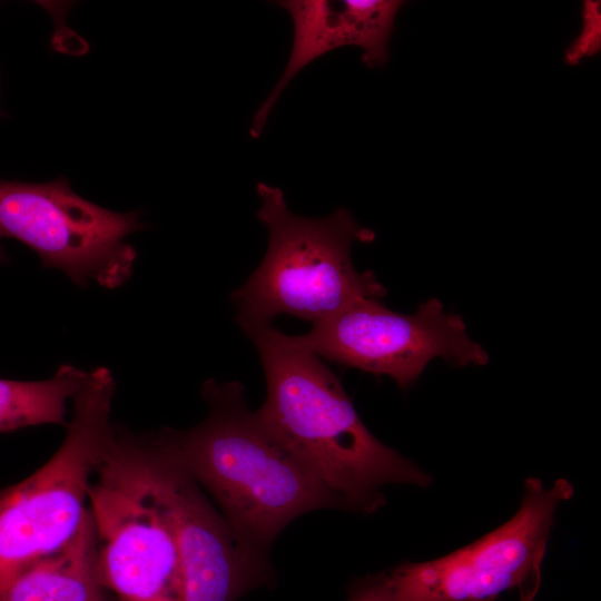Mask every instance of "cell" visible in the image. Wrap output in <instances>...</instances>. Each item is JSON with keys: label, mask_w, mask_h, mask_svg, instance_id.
<instances>
[{"label": "cell", "mask_w": 601, "mask_h": 601, "mask_svg": "<svg viewBox=\"0 0 601 601\" xmlns=\"http://www.w3.org/2000/svg\"><path fill=\"white\" fill-rule=\"evenodd\" d=\"M259 355L266 396L257 414L337 497L343 510L372 514L391 484L426 487L428 473L377 440L326 363L273 322L236 319Z\"/></svg>", "instance_id": "1"}, {"label": "cell", "mask_w": 601, "mask_h": 601, "mask_svg": "<svg viewBox=\"0 0 601 601\" xmlns=\"http://www.w3.org/2000/svg\"><path fill=\"white\" fill-rule=\"evenodd\" d=\"M201 396L208 412L185 428L157 434L246 540L270 552L296 518L341 509L337 497L248 407L244 386L207 380Z\"/></svg>", "instance_id": "2"}, {"label": "cell", "mask_w": 601, "mask_h": 601, "mask_svg": "<svg viewBox=\"0 0 601 601\" xmlns=\"http://www.w3.org/2000/svg\"><path fill=\"white\" fill-rule=\"evenodd\" d=\"M256 191L268 245L258 267L230 294L236 319L273 322L285 314L313 325L354 302L385 295L373 272L354 267L352 245L373 242L375 233L348 209L305 217L289 210L280 188L258 183Z\"/></svg>", "instance_id": "3"}, {"label": "cell", "mask_w": 601, "mask_h": 601, "mask_svg": "<svg viewBox=\"0 0 601 601\" xmlns=\"http://www.w3.org/2000/svg\"><path fill=\"white\" fill-rule=\"evenodd\" d=\"M115 391L109 368L89 372L72 398L71 418L56 453L27 479L0 489V591L78 531L92 477L115 434Z\"/></svg>", "instance_id": "4"}, {"label": "cell", "mask_w": 601, "mask_h": 601, "mask_svg": "<svg viewBox=\"0 0 601 601\" xmlns=\"http://www.w3.org/2000/svg\"><path fill=\"white\" fill-rule=\"evenodd\" d=\"M88 505L105 589L120 601H184L175 530L150 480L138 434L116 426L92 477Z\"/></svg>", "instance_id": "5"}, {"label": "cell", "mask_w": 601, "mask_h": 601, "mask_svg": "<svg viewBox=\"0 0 601 601\" xmlns=\"http://www.w3.org/2000/svg\"><path fill=\"white\" fill-rule=\"evenodd\" d=\"M138 211L117 213L77 195L66 179L23 183L0 179V240L31 248L41 265L87 287L114 289L129 280L137 257L125 242L145 229Z\"/></svg>", "instance_id": "6"}, {"label": "cell", "mask_w": 601, "mask_h": 601, "mask_svg": "<svg viewBox=\"0 0 601 601\" xmlns=\"http://www.w3.org/2000/svg\"><path fill=\"white\" fill-rule=\"evenodd\" d=\"M573 494L566 479L545 485L528 477L519 510L494 531L442 558L385 572L394 600L495 601L504 591L540 582L556 510Z\"/></svg>", "instance_id": "7"}, {"label": "cell", "mask_w": 601, "mask_h": 601, "mask_svg": "<svg viewBox=\"0 0 601 601\" xmlns=\"http://www.w3.org/2000/svg\"><path fill=\"white\" fill-rule=\"evenodd\" d=\"M289 338L323 361L391 376L402 390L436 357L460 367L489 362L463 318L446 312L437 298L410 315L391 311L381 299L363 298Z\"/></svg>", "instance_id": "8"}, {"label": "cell", "mask_w": 601, "mask_h": 601, "mask_svg": "<svg viewBox=\"0 0 601 601\" xmlns=\"http://www.w3.org/2000/svg\"><path fill=\"white\" fill-rule=\"evenodd\" d=\"M138 436L150 480L175 530L184 601H238L272 583L269 552L229 524L157 432Z\"/></svg>", "instance_id": "9"}, {"label": "cell", "mask_w": 601, "mask_h": 601, "mask_svg": "<svg viewBox=\"0 0 601 601\" xmlns=\"http://www.w3.org/2000/svg\"><path fill=\"white\" fill-rule=\"evenodd\" d=\"M108 592L99 579L96 529L88 505L76 534L19 573L0 591V601H111Z\"/></svg>", "instance_id": "10"}, {"label": "cell", "mask_w": 601, "mask_h": 601, "mask_svg": "<svg viewBox=\"0 0 601 601\" xmlns=\"http://www.w3.org/2000/svg\"><path fill=\"white\" fill-rule=\"evenodd\" d=\"M275 3L292 17L293 45L277 85L253 117L249 129L253 138L262 135L278 97L300 70L334 49L355 46L354 29L341 1L284 0Z\"/></svg>", "instance_id": "11"}, {"label": "cell", "mask_w": 601, "mask_h": 601, "mask_svg": "<svg viewBox=\"0 0 601 601\" xmlns=\"http://www.w3.org/2000/svg\"><path fill=\"white\" fill-rule=\"evenodd\" d=\"M87 376L88 372L62 364L43 381L0 378V433L43 424L67 426V403Z\"/></svg>", "instance_id": "12"}, {"label": "cell", "mask_w": 601, "mask_h": 601, "mask_svg": "<svg viewBox=\"0 0 601 601\" xmlns=\"http://www.w3.org/2000/svg\"><path fill=\"white\" fill-rule=\"evenodd\" d=\"M404 3L400 0L342 1L354 27L355 46L362 49V61L368 68L386 63L394 20Z\"/></svg>", "instance_id": "13"}, {"label": "cell", "mask_w": 601, "mask_h": 601, "mask_svg": "<svg viewBox=\"0 0 601 601\" xmlns=\"http://www.w3.org/2000/svg\"><path fill=\"white\" fill-rule=\"evenodd\" d=\"M583 28L580 36L568 48L565 60L577 65L583 57H591L601 47V13L600 1H585L583 6Z\"/></svg>", "instance_id": "14"}, {"label": "cell", "mask_w": 601, "mask_h": 601, "mask_svg": "<svg viewBox=\"0 0 601 601\" xmlns=\"http://www.w3.org/2000/svg\"><path fill=\"white\" fill-rule=\"evenodd\" d=\"M346 601H395L385 572L357 579L348 589Z\"/></svg>", "instance_id": "15"}, {"label": "cell", "mask_w": 601, "mask_h": 601, "mask_svg": "<svg viewBox=\"0 0 601 601\" xmlns=\"http://www.w3.org/2000/svg\"><path fill=\"white\" fill-rule=\"evenodd\" d=\"M541 581L536 582L532 585L524 587L519 589L520 591V600L519 601H534L535 595L540 589Z\"/></svg>", "instance_id": "16"}, {"label": "cell", "mask_w": 601, "mask_h": 601, "mask_svg": "<svg viewBox=\"0 0 601 601\" xmlns=\"http://www.w3.org/2000/svg\"><path fill=\"white\" fill-rule=\"evenodd\" d=\"M7 253L4 248L2 247L1 240H0V263L7 262Z\"/></svg>", "instance_id": "17"}, {"label": "cell", "mask_w": 601, "mask_h": 601, "mask_svg": "<svg viewBox=\"0 0 601 601\" xmlns=\"http://www.w3.org/2000/svg\"><path fill=\"white\" fill-rule=\"evenodd\" d=\"M2 115H3V114H2V110H1V108H0V116H2Z\"/></svg>", "instance_id": "18"}]
</instances>
